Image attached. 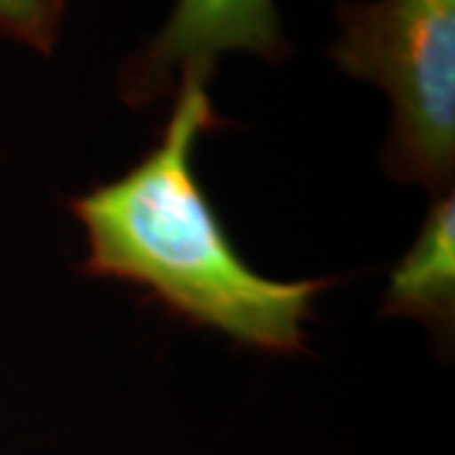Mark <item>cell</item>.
Returning <instances> with one entry per match:
<instances>
[{
    "label": "cell",
    "mask_w": 455,
    "mask_h": 455,
    "mask_svg": "<svg viewBox=\"0 0 455 455\" xmlns=\"http://www.w3.org/2000/svg\"><path fill=\"white\" fill-rule=\"evenodd\" d=\"M208 74H185L157 145L122 178L68 200L86 230L84 276L142 291L182 324L263 355L307 349L314 304L337 278L276 281L245 263L196 175V142L226 127Z\"/></svg>",
    "instance_id": "1"
},
{
    "label": "cell",
    "mask_w": 455,
    "mask_h": 455,
    "mask_svg": "<svg viewBox=\"0 0 455 455\" xmlns=\"http://www.w3.org/2000/svg\"><path fill=\"white\" fill-rule=\"evenodd\" d=\"M331 61L392 104L382 167L451 193L455 172V0H339Z\"/></svg>",
    "instance_id": "2"
},
{
    "label": "cell",
    "mask_w": 455,
    "mask_h": 455,
    "mask_svg": "<svg viewBox=\"0 0 455 455\" xmlns=\"http://www.w3.org/2000/svg\"><path fill=\"white\" fill-rule=\"evenodd\" d=\"M283 64L291 44L276 0H175L164 26L119 68V97L134 109L172 99L185 74L212 76L223 53Z\"/></svg>",
    "instance_id": "3"
},
{
    "label": "cell",
    "mask_w": 455,
    "mask_h": 455,
    "mask_svg": "<svg viewBox=\"0 0 455 455\" xmlns=\"http://www.w3.org/2000/svg\"><path fill=\"white\" fill-rule=\"evenodd\" d=\"M385 314L423 322L451 341L455 324V197H435L420 235L392 271Z\"/></svg>",
    "instance_id": "4"
},
{
    "label": "cell",
    "mask_w": 455,
    "mask_h": 455,
    "mask_svg": "<svg viewBox=\"0 0 455 455\" xmlns=\"http://www.w3.org/2000/svg\"><path fill=\"white\" fill-rule=\"evenodd\" d=\"M64 13L66 0H0V41L51 56L61 36Z\"/></svg>",
    "instance_id": "5"
}]
</instances>
